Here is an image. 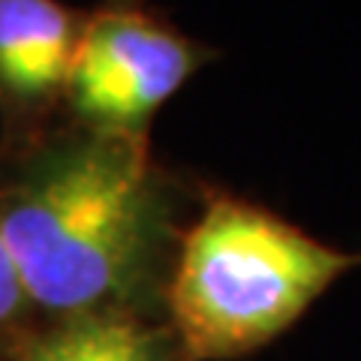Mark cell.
<instances>
[{"label": "cell", "instance_id": "cell-6", "mask_svg": "<svg viewBox=\"0 0 361 361\" xmlns=\"http://www.w3.org/2000/svg\"><path fill=\"white\" fill-rule=\"evenodd\" d=\"M33 316H37V310L30 307L13 259L0 241V358L13 361V355L25 346V341L33 334Z\"/></svg>", "mask_w": 361, "mask_h": 361}, {"label": "cell", "instance_id": "cell-3", "mask_svg": "<svg viewBox=\"0 0 361 361\" xmlns=\"http://www.w3.org/2000/svg\"><path fill=\"white\" fill-rule=\"evenodd\" d=\"M220 51L154 0H99L85 9L63 115L85 127L151 135L160 109Z\"/></svg>", "mask_w": 361, "mask_h": 361}, {"label": "cell", "instance_id": "cell-1", "mask_svg": "<svg viewBox=\"0 0 361 361\" xmlns=\"http://www.w3.org/2000/svg\"><path fill=\"white\" fill-rule=\"evenodd\" d=\"M202 184L154 154L151 135L66 115L0 139V241L30 307L163 319V289Z\"/></svg>", "mask_w": 361, "mask_h": 361}, {"label": "cell", "instance_id": "cell-4", "mask_svg": "<svg viewBox=\"0 0 361 361\" xmlns=\"http://www.w3.org/2000/svg\"><path fill=\"white\" fill-rule=\"evenodd\" d=\"M85 9L63 0H0V123L4 139L63 115Z\"/></svg>", "mask_w": 361, "mask_h": 361}, {"label": "cell", "instance_id": "cell-2", "mask_svg": "<svg viewBox=\"0 0 361 361\" xmlns=\"http://www.w3.org/2000/svg\"><path fill=\"white\" fill-rule=\"evenodd\" d=\"M361 250L310 235L256 199L202 184L163 289L178 361H241L280 341Z\"/></svg>", "mask_w": 361, "mask_h": 361}, {"label": "cell", "instance_id": "cell-5", "mask_svg": "<svg viewBox=\"0 0 361 361\" xmlns=\"http://www.w3.org/2000/svg\"><path fill=\"white\" fill-rule=\"evenodd\" d=\"M13 361H178V353L160 319L85 313L33 331Z\"/></svg>", "mask_w": 361, "mask_h": 361}]
</instances>
